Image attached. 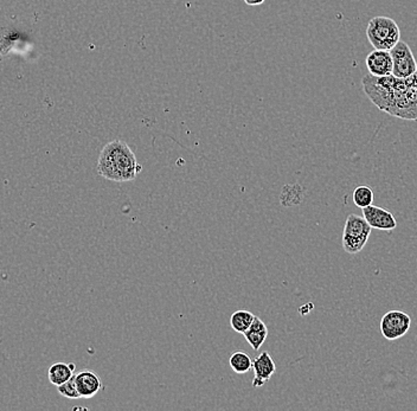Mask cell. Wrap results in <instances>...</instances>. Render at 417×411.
<instances>
[{
  "label": "cell",
  "instance_id": "cell-17",
  "mask_svg": "<svg viewBox=\"0 0 417 411\" xmlns=\"http://www.w3.org/2000/svg\"><path fill=\"white\" fill-rule=\"evenodd\" d=\"M264 1L266 0H244V3L249 6H259V5L264 4Z\"/></svg>",
  "mask_w": 417,
  "mask_h": 411
},
{
  "label": "cell",
  "instance_id": "cell-10",
  "mask_svg": "<svg viewBox=\"0 0 417 411\" xmlns=\"http://www.w3.org/2000/svg\"><path fill=\"white\" fill-rule=\"evenodd\" d=\"M75 383L81 398H91L103 389L101 378L91 370L75 373Z\"/></svg>",
  "mask_w": 417,
  "mask_h": 411
},
{
  "label": "cell",
  "instance_id": "cell-1",
  "mask_svg": "<svg viewBox=\"0 0 417 411\" xmlns=\"http://www.w3.org/2000/svg\"><path fill=\"white\" fill-rule=\"evenodd\" d=\"M362 87L379 111L398 119L417 121V70L406 79L369 74L363 77Z\"/></svg>",
  "mask_w": 417,
  "mask_h": 411
},
{
  "label": "cell",
  "instance_id": "cell-5",
  "mask_svg": "<svg viewBox=\"0 0 417 411\" xmlns=\"http://www.w3.org/2000/svg\"><path fill=\"white\" fill-rule=\"evenodd\" d=\"M389 52L393 59V75L395 77L406 79L416 72L417 61L406 42L400 40Z\"/></svg>",
  "mask_w": 417,
  "mask_h": 411
},
{
  "label": "cell",
  "instance_id": "cell-6",
  "mask_svg": "<svg viewBox=\"0 0 417 411\" xmlns=\"http://www.w3.org/2000/svg\"><path fill=\"white\" fill-rule=\"evenodd\" d=\"M411 319L407 313L401 311H390L381 320V332L386 340H397L406 336L410 329Z\"/></svg>",
  "mask_w": 417,
  "mask_h": 411
},
{
  "label": "cell",
  "instance_id": "cell-14",
  "mask_svg": "<svg viewBox=\"0 0 417 411\" xmlns=\"http://www.w3.org/2000/svg\"><path fill=\"white\" fill-rule=\"evenodd\" d=\"M229 364H230L232 371L237 375H244L252 369V359L247 352H234L230 356Z\"/></svg>",
  "mask_w": 417,
  "mask_h": 411
},
{
  "label": "cell",
  "instance_id": "cell-2",
  "mask_svg": "<svg viewBox=\"0 0 417 411\" xmlns=\"http://www.w3.org/2000/svg\"><path fill=\"white\" fill-rule=\"evenodd\" d=\"M142 166L130 147L122 140L107 144L100 153L98 172L112 182H132L142 172Z\"/></svg>",
  "mask_w": 417,
  "mask_h": 411
},
{
  "label": "cell",
  "instance_id": "cell-7",
  "mask_svg": "<svg viewBox=\"0 0 417 411\" xmlns=\"http://www.w3.org/2000/svg\"><path fill=\"white\" fill-rule=\"evenodd\" d=\"M363 210V217L369 223L372 229L382 230V231H393L397 228V221L388 210L379 206H366Z\"/></svg>",
  "mask_w": 417,
  "mask_h": 411
},
{
  "label": "cell",
  "instance_id": "cell-16",
  "mask_svg": "<svg viewBox=\"0 0 417 411\" xmlns=\"http://www.w3.org/2000/svg\"><path fill=\"white\" fill-rule=\"evenodd\" d=\"M57 391L59 392V395L63 396L66 398H81V396H79V391H77V387H76L75 375H73L70 380L66 382V383L57 387Z\"/></svg>",
  "mask_w": 417,
  "mask_h": 411
},
{
  "label": "cell",
  "instance_id": "cell-3",
  "mask_svg": "<svg viewBox=\"0 0 417 411\" xmlns=\"http://www.w3.org/2000/svg\"><path fill=\"white\" fill-rule=\"evenodd\" d=\"M366 37L374 49L389 52L401 40V30L393 18L374 17L366 28Z\"/></svg>",
  "mask_w": 417,
  "mask_h": 411
},
{
  "label": "cell",
  "instance_id": "cell-11",
  "mask_svg": "<svg viewBox=\"0 0 417 411\" xmlns=\"http://www.w3.org/2000/svg\"><path fill=\"white\" fill-rule=\"evenodd\" d=\"M248 344L252 346V350H260L261 346L264 344V341L268 336V327L260 318L255 316L252 321V326L249 327L248 331L243 334Z\"/></svg>",
  "mask_w": 417,
  "mask_h": 411
},
{
  "label": "cell",
  "instance_id": "cell-9",
  "mask_svg": "<svg viewBox=\"0 0 417 411\" xmlns=\"http://www.w3.org/2000/svg\"><path fill=\"white\" fill-rule=\"evenodd\" d=\"M365 63L371 75L378 77L393 75V59L390 52L374 49L366 57Z\"/></svg>",
  "mask_w": 417,
  "mask_h": 411
},
{
  "label": "cell",
  "instance_id": "cell-8",
  "mask_svg": "<svg viewBox=\"0 0 417 411\" xmlns=\"http://www.w3.org/2000/svg\"><path fill=\"white\" fill-rule=\"evenodd\" d=\"M252 370L255 377L252 380V387H264L272 378L276 371L275 363L267 351L262 352L260 356L252 360Z\"/></svg>",
  "mask_w": 417,
  "mask_h": 411
},
{
  "label": "cell",
  "instance_id": "cell-12",
  "mask_svg": "<svg viewBox=\"0 0 417 411\" xmlns=\"http://www.w3.org/2000/svg\"><path fill=\"white\" fill-rule=\"evenodd\" d=\"M75 364L55 363L52 364L47 371V378L55 387H59L70 380L75 375Z\"/></svg>",
  "mask_w": 417,
  "mask_h": 411
},
{
  "label": "cell",
  "instance_id": "cell-15",
  "mask_svg": "<svg viewBox=\"0 0 417 411\" xmlns=\"http://www.w3.org/2000/svg\"><path fill=\"white\" fill-rule=\"evenodd\" d=\"M354 203L356 206L364 209L366 206H371L374 203V191L371 190L369 186H358L354 191Z\"/></svg>",
  "mask_w": 417,
  "mask_h": 411
},
{
  "label": "cell",
  "instance_id": "cell-13",
  "mask_svg": "<svg viewBox=\"0 0 417 411\" xmlns=\"http://www.w3.org/2000/svg\"><path fill=\"white\" fill-rule=\"evenodd\" d=\"M254 319L255 316L252 313L240 309L237 312L232 313V316H230V326L235 332L244 334L252 326Z\"/></svg>",
  "mask_w": 417,
  "mask_h": 411
},
{
  "label": "cell",
  "instance_id": "cell-4",
  "mask_svg": "<svg viewBox=\"0 0 417 411\" xmlns=\"http://www.w3.org/2000/svg\"><path fill=\"white\" fill-rule=\"evenodd\" d=\"M371 228L365 218L350 215L342 231V248L347 254H358L364 249L371 235Z\"/></svg>",
  "mask_w": 417,
  "mask_h": 411
}]
</instances>
